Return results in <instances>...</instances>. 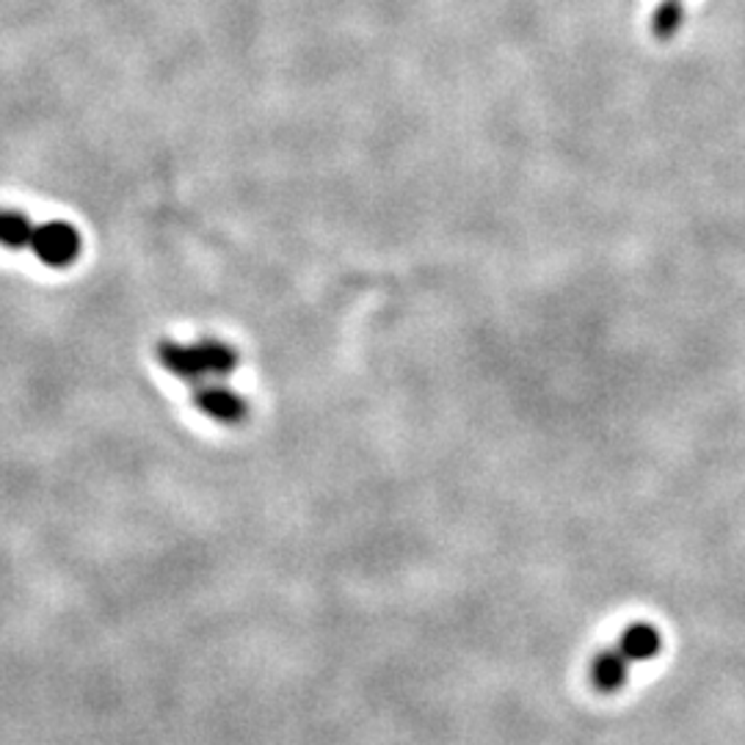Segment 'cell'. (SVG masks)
<instances>
[{"instance_id":"obj_3","label":"cell","mask_w":745,"mask_h":745,"mask_svg":"<svg viewBox=\"0 0 745 745\" xmlns=\"http://www.w3.org/2000/svg\"><path fill=\"white\" fill-rule=\"evenodd\" d=\"M194 406L205 417L216 420L221 425H244L249 420V403L232 386L221 381H207V384L194 386Z\"/></svg>"},{"instance_id":"obj_1","label":"cell","mask_w":745,"mask_h":745,"mask_svg":"<svg viewBox=\"0 0 745 745\" xmlns=\"http://www.w3.org/2000/svg\"><path fill=\"white\" fill-rule=\"evenodd\" d=\"M158 362L172 375L186 381L190 386L207 384V381L229 379L240 365V354L229 343L218 338H201L194 345L161 340Z\"/></svg>"},{"instance_id":"obj_4","label":"cell","mask_w":745,"mask_h":745,"mask_svg":"<svg viewBox=\"0 0 745 745\" xmlns=\"http://www.w3.org/2000/svg\"><path fill=\"white\" fill-rule=\"evenodd\" d=\"M630 665L632 660L627 658L619 646L602 649V652L593 658L591 665L593 685H597L602 693L621 691V687L627 685V680H630Z\"/></svg>"},{"instance_id":"obj_6","label":"cell","mask_w":745,"mask_h":745,"mask_svg":"<svg viewBox=\"0 0 745 745\" xmlns=\"http://www.w3.org/2000/svg\"><path fill=\"white\" fill-rule=\"evenodd\" d=\"M31 235H33V224L25 213L0 210V246L17 251V249H22V246L31 244Z\"/></svg>"},{"instance_id":"obj_5","label":"cell","mask_w":745,"mask_h":745,"mask_svg":"<svg viewBox=\"0 0 745 745\" xmlns=\"http://www.w3.org/2000/svg\"><path fill=\"white\" fill-rule=\"evenodd\" d=\"M615 646L632 660V663H641V660H652L660 654V646H663V638H660L658 627L646 624V621H635V624L627 627L621 632L619 643Z\"/></svg>"},{"instance_id":"obj_2","label":"cell","mask_w":745,"mask_h":745,"mask_svg":"<svg viewBox=\"0 0 745 745\" xmlns=\"http://www.w3.org/2000/svg\"><path fill=\"white\" fill-rule=\"evenodd\" d=\"M28 249L50 268H70L81 257L83 238L70 221H44L33 227Z\"/></svg>"},{"instance_id":"obj_7","label":"cell","mask_w":745,"mask_h":745,"mask_svg":"<svg viewBox=\"0 0 745 745\" xmlns=\"http://www.w3.org/2000/svg\"><path fill=\"white\" fill-rule=\"evenodd\" d=\"M682 20H685V6L682 0H663L652 14V37L660 42H669L680 33Z\"/></svg>"}]
</instances>
